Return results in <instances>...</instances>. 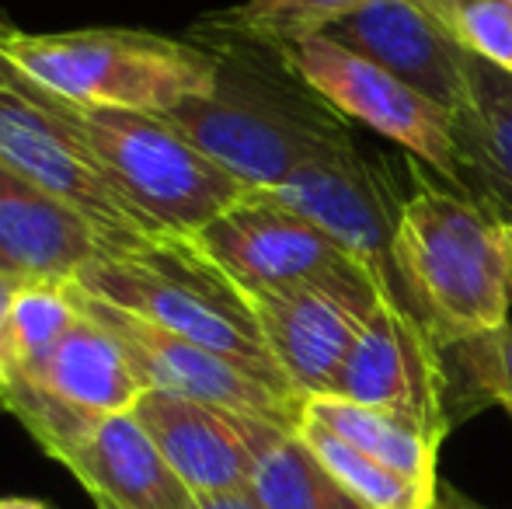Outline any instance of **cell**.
Listing matches in <instances>:
<instances>
[{"label":"cell","instance_id":"14","mask_svg":"<svg viewBox=\"0 0 512 509\" xmlns=\"http://www.w3.org/2000/svg\"><path fill=\"white\" fill-rule=\"evenodd\" d=\"M331 42L352 49L377 63L436 102L443 112H453L464 95V53L457 35L436 21L415 0H370L352 14L324 28Z\"/></svg>","mask_w":512,"mask_h":509},{"label":"cell","instance_id":"3","mask_svg":"<svg viewBox=\"0 0 512 509\" xmlns=\"http://www.w3.org/2000/svg\"><path fill=\"white\" fill-rule=\"evenodd\" d=\"M74 286L300 394L269 353L251 300L192 238H161L140 252L102 255L77 272Z\"/></svg>","mask_w":512,"mask_h":509},{"label":"cell","instance_id":"27","mask_svg":"<svg viewBox=\"0 0 512 509\" xmlns=\"http://www.w3.org/2000/svg\"><path fill=\"white\" fill-rule=\"evenodd\" d=\"M28 279L21 276V272H14V269H0V325H4V318H7V311H11V304H14V297H18V290L25 286Z\"/></svg>","mask_w":512,"mask_h":509},{"label":"cell","instance_id":"19","mask_svg":"<svg viewBox=\"0 0 512 509\" xmlns=\"http://www.w3.org/2000/svg\"><path fill=\"white\" fill-rule=\"evenodd\" d=\"M304 415L321 422L345 443L356 450L370 454L384 468L398 471L411 482L425 485V489H439L436 482V457L439 443L446 440L439 429H429L422 422L408 419L401 412H387V408L356 405V401L335 398V394H321V398L304 401Z\"/></svg>","mask_w":512,"mask_h":509},{"label":"cell","instance_id":"1","mask_svg":"<svg viewBox=\"0 0 512 509\" xmlns=\"http://www.w3.org/2000/svg\"><path fill=\"white\" fill-rule=\"evenodd\" d=\"M394 258L405 311L439 349L509 321L512 220L460 192L422 185L401 199Z\"/></svg>","mask_w":512,"mask_h":509},{"label":"cell","instance_id":"16","mask_svg":"<svg viewBox=\"0 0 512 509\" xmlns=\"http://www.w3.org/2000/svg\"><path fill=\"white\" fill-rule=\"evenodd\" d=\"M60 464L91 492L95 503L119 509H192L196 496L161 457L133 412L105 415L77 440Z\"/></svg>","mask_w":512,"mask_h":509},{"label":"cell","instance_id":"26","mask_svg":"<svg viewBox=\"0 0 512 509\" xmlns=\"http://www.w3.org/2000/svg\"><path fill=\"white\" fill-rule=\"evenodd\" d=\"M192 509H265L251 492H223V496H199Z\"/></svg>","mask_w":512,"mask_h":509},{"label":"cell","instance_id":"10","mask_svg":"<svg viewBox=\"0 0 512 509\" xmlns=\"http://www.w3.org/2000/svg\"><path fill=\"white\" fill-rule=\"evenodd\" d=\"M192 241L244 293L283 290L356 262L331 234L279 203L272 192L255 189L206 224Z\"/></svg>","mask_w":512,"mask_h":509},{"label":"cell","instance_id":"28","mask_svg":"<svg viewBox=\"0 0 512 509\" xmlns=\"http://www.w3.org/2000/svg\"><path fill=\"white\" fill-rule=\"evenodd\" d=\"M415 4L422 7V11H429L436 21H443L446 28H450V21L457 18V11L471 4V0H415Z\"/></svg>","mask_w":512,"mask_h":509},{"label":"cell","instance_id":"25","mask_svg":"<svg viewBox=\"0 0 512 509\" xmlns=\"http://www.w3.org/2000/svg\"><path fill=\"white\" fill-rule=\"evenodd\" d=\"M457 42L512 74V0H471L450 21Z\"/></svg>","mask_w":512,"mask_h":509},{"label":"cell","instance_id":"21","mask_svg":"<svg viewBox=\"0 0 512 509\" xmlns=\"http://www.w3.org/2000/svg\"><path fill=\"white\" fill-rule=\"evenodd\" d=\"M77 318L81 307L70 283L28 279L0 325V381L35 374L63 342V335L77 325Z\"/></svg>","mask_w":512,"mask_h":509},{"label":"cell","instance_id":"7","mask_svg":"<svg viewBox=\"0 0 512 509\" xmlns=\"http://www.w3.org/2000/svg\"><path fill=\"white\" fill-rule=\"evenodd\" d=\"M244 297L255 307L279 370L307 401L331 394L345 356L391 293L377 272H370L363 262H349L307 283Z\"/></svg>","mask_w":512,"mask_h":509},{"label":"cell","instance_id":"24","mask_svg":"<svg viewBox=\"0 0 512 509\" xmlns=\"http://www.w3.org/2000/svg\"><path fill=\"white\" fill-rule=\"evenodd\" d=\"M363 4L370 0H248V4L220 14V21L230 32L283 49L307 35H321L324 28H331L338 18Z\"/></svg>","mask_w":512,"mask_h":509},{"label":"cell","instance_id":"4","mask_svg":"<svg viewBox=\"0 0 512 509\" xmlns=\"http://www.w3.org/2000/svg\"><path fill=\"white\" fill-rule=\"evenodd\" d=\"M35 88V84H32ZM81 143L98 157L112 185L168 238H196L248 185L209 161L161 116L126 109H84L35 88Z\"/></svg>","mask_w":512,"mask_h":509},{"label":"cell","instance_id":"29","mask_svg":"<svg viewBox=\"0 0 512 509\" xmlns=\"http://www.w3.org/2000/svg\"><path fill=\"white\" fill-rule=\"evenodd\" d=\"M439 506L443 509H488V506H481V503H474L471 496H464V492H457V489H450V485H439Z\"/></svg>","mask_w":512,"mask_h":509},{"label":"cell","instance_id":"8","mask_svg":"<svg viewBox=\"0 0 512 509\" xmlns=\"http://www.w3.org/2000/svg\"><path fill=\"white\" fill-rule=\"evenodd\" d=\"M279 53L314 95L335 105V112L401 143L439 178L457 185V147H453L450 112H443L436 102L418 95L415 88L380 70L366 56L331 42L328 35H307V39L283 46Z\"/></svg>","mask_w":512,"mask_h":509},{"label":"cell","instance_id":"33","mask_svg":"<svg viewBox=\"0 0 512 509\" xmlns=\"http://www.w3.org/2000/svg\"><path fill=\"white\" fill-rule=\"evenodd\" d=\"M432 509H443V506H439V499H436V506H432Z\"/></svg>","mask_w":512,"mask_h":509},{"label":"cell","instance_id":"32","mask_svg":"<svg viewBox=\"0 0 512 509\" xmlns=\"http://www.w3.org/2000/svg\"><path fill=\"white\" fill-rule=\"evenodd\" d=\"M0 269H7V262H4V258H0Z\"/></svg>","mask_w":512,"mask_h":509},{"label":"cell","instance_id":"9","mask_svg":"<svg viewBox=\"0 0 512 509\" xmlns=\"http://www.w3.org/2000/svg\"><path fill=\"white\" fill-rule=\"evenodd\" d=\"M70 290H74L77 307L119 342L143 387L196 398L237 415H255V419L276 422V426L286 429H297L300 419H304V398L300 394L283 391V387L258 377L255 370L241 367V363L227 360L213 349L164 332V328L150 325V321L136 318V314L122 311L115 304H105V300L77 290L74 283H70Z\"/></svg>","mask_w":512,"mask_h":509},{"label":"cell","instance_id":"6","mask_svg":"<svg viewBox=\"0 0 512 509\" xmlns=\"http://www.w3.org/2000/svg\"><path fill=\"white\" fill-rule=\"evenodd\" d=\"M192 147L255 192H272L304 164L345 147L349 133L310 112H297L244 77H227L220 67L216 88L164 112Z\"/></svg>","mask_w":512,"mask_h":509},{"label":"cell","instance_id":"23","mask_svg":"<svg viewBox=\"0 0 512 509\" xmlns=\"http://www.w3.org/2000/svg\"><path fill=\"white\" fill-rule=\"evenodd\" d=\"M297 433L317 454V461H321L366 509H432L436 506L439 489H425V485L411 482V478L398 475V471L384 468V464L373 461L370 454H363V450H356L352 443H345L342 436H335L331 429H324L321 422L304 415Z\"/></svg>","mask_w":512,"mask_h":509},{"label":"cell","instance_id":"17","mask_svg":"<svg viewBox=\"0 0 512 509\" xmlns=\"http://www.w3.org/2000/svg\"><path fill=\"white\" fill-rule=\"evenodd\" d=\"M108 255L102 238L70 206L0 164V258L25 279L74 283Z\"/></svg>","mask_w":512,"mask_h":509},{"label":"cell","instance_id":"18","mask_svg":"<svg viewBox=\"0 0 512 509\" xmlns=\"http://www.w3.org/2000/svg\"><path fill=\"white\" fill-rule=\"evenodd\" d=\"M25 377L95 419L133 412L136 398L147 391L119 342L84 311L60 346L46 356V363Z\"/></svg>","mask_w":512,"mask_h":509},{"label":"cell","instance_id":"5","mask_svg":"<svg viewBox=\"0 0 512 509\" xmlns=\"http://www.w3.org/2000/svg\"><path fill=\"white\" fill-rule=\"evenodd\" d=\"M0 164L49 192L102 238L108 255L140 252L161 234L112 185L98 157L81 143L46 98L0 60Z\"/></svg>","mask_w":512,"mask_h":509},{"label":"cell","instance_id":"22","mask_svg":"<svg viewBox=\"0 0 512 509\" xmlns=\"http://www.w3.org/2000/svg\"><path fill=\"white\" fill-rule=\"evenodd\" d=\"M446 370L450 422H464L485 405H499L512 419V321L492 332L450 342L439 349Z\"/></svg>","mask_w":512,"mask_h":509},{"label":"cell","instance_id":"12","mask_svg":"<svg viewBox=\"0 0 512 509\" xmlns=\"http://www.w3.org/2000/svg\"><path fill=\"white\" fill-rule=\"evenodd\" d=\"M331 394L356 405L401 412L443 436L453 429L443 353L394 297H384L363 328L331 384Z\"/></svg>","mask_w":512,"mask_h":509},{"label":"cell","instance_id":"20","mask_svg":"<svg viewBox=\"0 0 512 509\" xmlns=\"http://www.w3.org/2000/svg\"><path fill=\"white\" fill-rule=\"evenodd\" d=\"M248 492L265 509H366L317 461L297 429L255 422V471Z\"/></svg>","mask_w":512,"mask_h":509},{"label":"cell","instance_id":"13","mask_svg":"<svg viewBox=\"0 0 512 509\" xmlns=\"http://www.w3.org/2000/svg\"><path fill=\"white\" fill-rule=\"evenodd\" d=\"M133 415L196 499L248 492L255 471V415H237L157 387L136 398Z\"/></svg>","mask_w":512,"mask_h":509},{"label":"cell","instance_id":"30","mask_svg":"<svg viewBox=\"0 0 512 509\" xmlns=\"http://www.w3.org/2000/svg\"><path fill=\"white\" fill-rule=\"evenodd\" d=\"M0 509H49L39 499H0Z\"/></svg>","mask_w":512,"mask_h":509},{"label":"cell","instance_id":"31","mask_svg":"<svg viewBox=\"0 0 512 509\" xmlns=\"http://www.w3.org/2000/svg\"><path fill=\"white\" fill-rule=\"evenodd\" d=\"M98 509H119V506H112V503H95Z\"/></svg>","mask_w":512,"mask_h":509},{"label":"cell","instance_id":"15","mask_svg":"<svg viewBox=\"0 0 512 509\" xmlns=\"http://www.w3.org/2000/svg\"><path fill=\"white\" fill-rule=\"evenodd\" d=\"M457 189L481 210L512 220V74L464 53V95L450 112Z\"/></svg>","mask_w":512,"mask_h":509},{"label":"cell","instance_id":"2","mask_svg":"<svg viewBox=\"0 0 512 509\" xmlns=\"http://www.w3.org/2000/svg\"><path fill=\"white\" fill-rule=\"evenodd\" d=\"M0 60L70 105L150 116L209 95L220 77V60L206 49L133 28L18 32L0 25Z\"/></svg>","mask_w":512,"mask_h":509},{"label":"cell","instance_id":"11","mask_svg":"<svg viewBox=\"0 0 512 509\" xmlns=\"http://www.w3.org/2000/svg\"><path fill=\"white\" fill-rule=\"evenodd\" d=\"M272 196L331 234L356 262L377 272L387 293L405 307L398 258H394L401 199L391 196V189L352 143L304 164L297 175L272 189Z\"/></svg>","mask_w":512,"mask_h":509}]
</instances>
